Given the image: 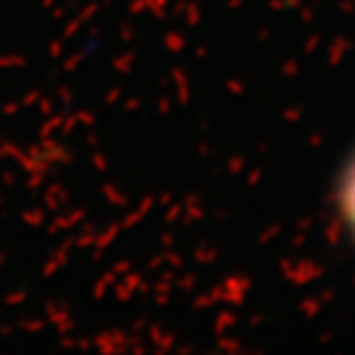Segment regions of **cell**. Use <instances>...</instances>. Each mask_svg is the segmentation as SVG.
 Segmentation results:
<instances>
[{"label": "cell", "instance_id": "6da1fadb", "mask_svg": "<svg viewBox=\"0 0 355 355\" xmlns=\"http://www.w3.org/2000/svg\"><path fill=\"white\" fill-rule=\"evenodd\" d=\"M338 208L349 234L355 238V157L347 165L343 180L338 184Z\"/></svg>", "mask_w": 355, "mask_h": 355}]
</instances>
